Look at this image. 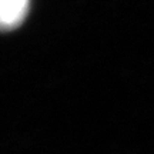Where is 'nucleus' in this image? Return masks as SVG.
<instances>
[{"label":"nucleus","mask_w":154,"mask_h":154,"mask_svg":"<svg viewBox=\"0 0 154 154\" xmlns=\"http://www.w3.org/2000/svg\"><path fill=\"white\" fill-rule=\"evenodd\" d=\"M2 26L6 30L17 27L29 11V0H2Z\"/></svg>","instance_id":"obj_1"}]
</instances>
